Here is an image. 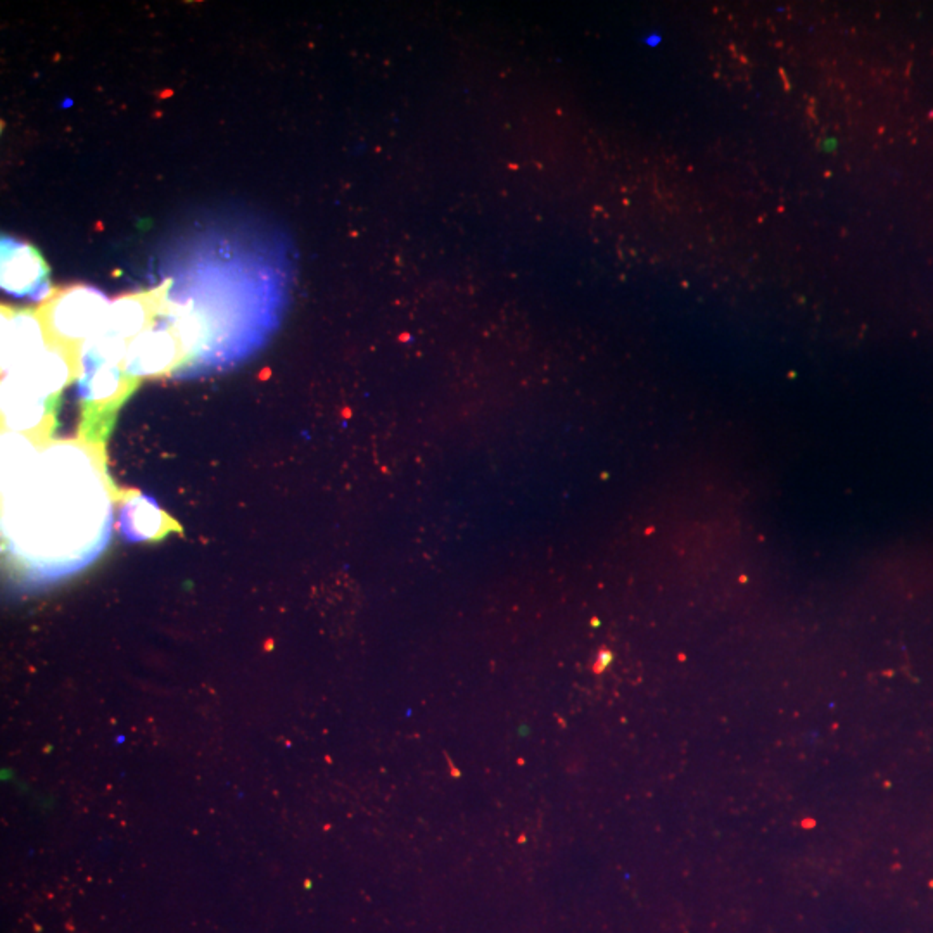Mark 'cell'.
Listing matches in <instances>:
<instances>
[{
  "label": "cell",
  "instance_id": "8992f818",
  "mask_svg": "<svg viewBox=\"0 0 933 933\" xmlns=\"http://www.w3.org/2000/svg\"><path fill=\"white\" fill-rule=\"evenodd\" d=\"M171 526V519H168L149 497L142 494L130 497L119 515V528L130 541L157 538L164 528L170 529Z\"/></svg>",
  "mask_w": 933,
  "mask_h": 933
},
{
  "label": "cell",
  "instance_id": "5b68a950",
  "mask_svg": "<svg viewBox=\"0 0 933 933\" xmlns=\"http://www.w3.org/2000/svg\"><path fill=\"white\" fill-rule=\"evenodd\" d=\"M47 268L35 249L26 244L4 242L2 246V287L11 296H37L47 291Z\"/></svg>",
  "mask_w": 933,
  "mask_h": 933
},
{
  "label": "cell",
  "instance_id": "52a82bcc",
  "mask_svg": "<svg viewBox=\"0 0 933 933\" xmlns=\"http://www.w3.org/2000/svg\"><path fill=\"white\" fill-rule=\"evenodd\" d=\"M149 299L139 296H126L111 302L104 329L130 343L147 329L151 316Z\"/></svg>",
  "mask_w": 933,
  "mask_h": 933
},
{
  "label": "cell",
  "instance_id": "277c9868",
  "mask_svg": "<svg viewBox=\"0 0 933 933\" xmlns=\"http://www.w3.org/2000/svg\"><path fill=\"white\" fill-rule=\"evenodd\" d=\"M49 344L42 322L32 313H15L2 320V367L4 372L42 353Z\"/></svg>",
  "mask_w": 933,
  "mask_h": 933
},
{
  "label": "cell",
  "instance_id": "7a4b0ae2",
  "mask_svg": "<svg viewBox=\"0 0 933 933\" xmlns=\"http://www.w3.org/2000/svg\"><path fill=\"white\" fill-rule=\"evenodd\" d=\"M111 301L97 289L77 285L50 299L37 316L47 339L66 347L78 361L77 346H84L106 325Z\"/></svg>",
  "mask_w": 933,
  "mask_h": 933
},
{
  "label": "cell",
  "instance_id": "3957f363",
  "mask_svg": "<svg viewBox=\"0 0 933 933\" xmlns=\"http://www.w3.org/2000/svg\"><path fill=\"white\" fill-rule=\"evenodd\" d=\"M182 356H185L184 347L170 322L164 325H149L135 339L130 340L123 372L133 378L151 377L163 374Z\"/></svg>",
  "mask_w": 933,
  "mask_h": 933
},
{
  "label": "cell",
  "instance_id": "ba28073f",
  "mask_svg": "<svg viewBox=\"0 0 933 933\" xmlns=\"http://www.w3.org/2000/svg\"><path fill=\"white\" fill-rule=\"evenodd\" d=\"M123 367H97L80 374V396L88 403L116 398L123 384Z\"/></svg>",
  "mask_w": 933,
  "mask_h": 933
},
{
  "label": "cell",
  "instance_id": "6da1fadb",
  "mask_svg": "<svg viewBox=\"0 0 933 933\" xmlns=\"http://www.w3.org/2000/svg\"><path fill=\"white\" fill-rule=\"evenodd\" d=\"M111 524V491L95 448L4 434V553L21 590H42L87 569L108 546Z\"/></svg>",
  "mask_w": 933,
  "mask_h": 933
}]
</instances>
